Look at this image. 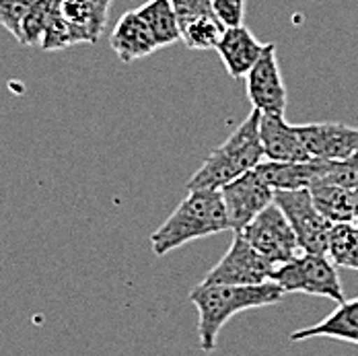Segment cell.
<instances>
[{
  "mask_svg": "<svg viewBox=\"0 0 358 356\" xmlns=\"http://www.w3.org/2000/svg\"><path fill=\"white\" fill-rule=\"evenodd\" d=\"M282 288L276 283L255 286H231L202 283L189 292V301L198 309V338L204 353H213L218 334L233 315L250 309L270 307L282 301Z\"/></svg>",
  "mask_w": 358,
  "mask_h": 356,
  "instance_id": "1",
  "label": "cell"
},
{
  "mask_svg": "<svg viewBox=\"0 0 358 356\" xmlns=\"http://www.w3.org/2000/svg\"><path fill=\"white\" fill-rule=\"evenodd\" d=\"M231 231L229 214L222 202V194L215 190H187L169 218L150 235L155 255H167L181 245Z\"/></svg>",
  "mask_w": 358,
  "mask_h": 356,
  "instance_id": "2",
  "label": "cell"
},
{
  "mask_svg": "<svg viewBox=\"0 0 358 356\" xmlns=\"http://www.w3.org/2000/svg\"><path fill=\"white\" fill-rule=\"evenodd\" d=\"M259 118L257 109L239 124V128L215 148L202 167L187 181V190H215L220 192L231 181L253 171L264 163V146L259 138Z\"/></svg>",
  "mask_w": 358,
  "mask_h": 356,
  "instance_id": "3",
  "label": "cell"
},
{
  "mask_svg": "<svg viewBox=\"0 0 358 356\" xmlns=\"http://www.w3.org/2000/svg\"><path fill=\"white\" fill-rule=\"evenodd\" d=\"M272 283L282 288V292H305L325 297L336 303H344V290L336 264L322 253H301L292 262L282 264L274 270Z\"/></svg>",
  "mask_w": 358,
  "mask_h": 356,
  "instance_id": "4",
  "label": "cell"
},
{
  "mask_svg": "<svg viewBox=\"0 0 358 356\" xmlns=\"http://www.w3.org/2000/svg\"><path fill=\"white\" fill-rule=\"evenodd\" d=\"M274 270L276 266L270 259H266L241 233H235L229 251L204 276L202 283L231 286L264 285L272 280Z\"/></svg>",
  "mask_w": 358,
  "mask_h": 356,
  "instance_id": "5",
  "label": "cell"
},
{
  "mask_svg": "<svg viewBox=\"0 0 358 356\" xmlns=\"http://www.w3.org/2000/svg\"><path fill=\"white\" fill-rule=\"evenodd\" d=\"M274 204L287 216L301 250L305 253L327 255L329 231L334 225L327 222L320 214V211L315 208L309 190L274 192Z\"/></svg>",
  "mask_w": 358,
  "mask_h": 356,
  "instance_id": "6",
  "label": "cell"
},
{
  "mask_svg": "<svg viewBox=\"0 0 358 356\" xmlns=\"http://www.w3.org/2000/svg\"><path fill=\"white\" fill-rule=\"evenodd\" d=\"M241 235L276 268L292 262L301 250L287 216L274 202L257 214L241 231Z\"/></svg>",
  "mask_w": 358,
  "mask_h": 356,
  "instance_id": "7",
  "label": "cell"
},
{
  "mask_svg": "<svg viewBox=\"0 0 358 356\" xmlns=\"http://www.w3.org/2000/svg\"><path fill=\"white\" fill-rule=\"evenodd\" d=\"M220 194L229 214L231 231L235 233H241L257 214L274 202V190L257 176L255 169L224 185Z\"/></svg>",
  "mask_w": 358,
  "mask_h": 356,
  "instance_id": "8",
  "label": "cell"
},
{
  "mask_svg": "<svg viewBox=\"0 0 358 356\" xmlns=\"http://www.w3.org/2000/svg\"><path fill=\"white\" fill-rule=\"evenodd\" d=\"M248 97L253 109L262 115H285L287 111V87L276 60V45L266 43V50L257 64L245 76Z\"/></svg>",
  "mask_w": 358,
  "mask_h": 356,
  "instance_id": "9",
  "label": "cell"
},
{
  "mask_svg": "<svg viewBox=\"0 0 358 356\" xmlns=\"http://www.w3.org/2000/svg\"><path fill=\"white\" fill-rule=\"evenodd\" d=\"M301 138L313 159L346 161L358 150V128L340 122L299 124Z\"/></svg>",
  "mask_w": 358,
  "mask_h": 356,
  "instance_id": "10",
  "label": "cell"
},
{
  "mask_svg": "<svg viewBox=\"0 0 358 356\" xmlns=\"http://www.w3.org/2000/svg\"><path fill=\"white\" fill-rule=\"evenodd\" d=\"M329 169H331V161H323V159L294 161V163L264 161L255 167L257 176L274 192L311 190L315 183H320L327 176Z\"/></svg>",
  "mask_w": 358,
  "mask_h": 356,
  "instance_id": "11",
  "label": "cell"
},
{
  "mask_svg": "<svg viewBox=\"0 0 358 356\" xmlns=\"http://www.w3.org/2000/svg\"><path fill=\"white\" fill-rule=\"evenodd\" d=\"M259 138L264 146L266 161L294 163L313 159L301 138L299 126H292L285 115H262L259 118Z\"/></svg>",
  "mask_w": 358,
  "mask_h": 356,
  "instance_id": "12",
  "label": "cell"
},
{
  "mask_svg": "<svg viewBox=\"0 0 358 356\" xmlns=\"http://www.w3.org/2000/svg\"><path fill=\"white\" fill-rule=\"evenodd\" d=\"M264 50L266 43H262L245 25L224 29L216 45L222 66L227 69L231 78H245L262 58Z\"/></svg>",
  "mask_w": 358,
  "mask_h": 356,
  "instance_id": "13",
  "label": "cell"
},
{
  "mask_svg": "<svg viewBox=\"0 0 358 356\" xmlns=\"http://www.w3.org/2000/svg\"><path fill=\"white\" fill-rule=\"evenodd\" d=\"M109 45L122 62L141 60L150 56L155 50H159L155 37L143 17L138 15V10H128L117 19L109 36Z\"/></svg>",
  "mask_w": 358,
  "mask_h": 356,
  "instance_id": "14",
  "label": "cell"
},
{
  "mask_svg": "<svg viewBox=\"0 0 358 356\" xmlns=\"http://www.w3.org/2000/svg\"><path fill=\"white\" fill-rule=\"evenodd\" d=\"M56 10L71 27L76 43H97L108 25L109 8L93 0H56Z\"/></svg>",
  "mask_w": 358,
  "mask_h": 356,
  "instance_id": "15",
  "label": "cell"
},
{
  "mask_svg": "<svg viewBox=\"0 0 358 356\" xmlns=\"http://www.w3.org/2000/svg\"><path fill=\"white\" fill-rule=\"evenodd\" d=\"M311 338H331L358 346V299L340 303V307L320 323L290 334L292 342H303Z\"/></svg>",
  "mask_w": 358,
  "mask_h": 356,
  "instance_id": "16",
  "label": "cell"
},
{
  "mask_svg": "<svg viewBox=\"0 0 358 356\" xmlns=\"http://www.w3.org/2000/svg\"><path fill=\"white\" fill-rule=\"evenodd\" d=\"M309 192H311L315 208L327 222L331 225L357 222L355 190L331 183V181H320Z\"/></svg>",
  "mask_w": 358,
  "mask_h": 356,
  "instance_id": "17",
  "label": "cell"
},
{
  "mask_svg": "<svg viewBox=\"0 0 358 356\" xmlns=\"http://www.w3.org/2000/svg\"><path fill=\"white\" fill-rule=\"evenodd\" d=\"M136 10L144 19V23L148 25L157 48L173 45L181 39V29H179L178 17L173 13L171 0H148Z\"/></svg>",
  "mask_w": 358,
  "mask_h": 356,
  "instance_id": "18",
  "label": "cell"
},
{
  "mask_svg": "<svg viewBox=\"0 0 358 356\" xmlns=\"http://www.w3.org/2000/svg\"><path fill=\"white\" fill-rule=\"evenodd\" d=\"M327 257L336 266L358 270V227L355 222L331 227L327 241Z\"/></svg>",
  "mask_w": 358,
  "mask_h": 356,
  "instance_id": "19",
  "label": "cell"
},
{
  "mask_svg": "<svg viewBox=\"0 0 358 356\" xmlns=\"http://www.w3.org/2000/svg\"><path fill=\"white\" fill-rule=\"evenodd\" d=\"M54 6H56V0H36L21 23L17 41L23 45H39L48 29V23L52 19Z\"/></svg>",
  "mask_w": 358,
  "mask_h": 356,
  "instance_id": "20",
  "label": "cell"
},
{
  "mask_svg": "<svg viewBox=\"0 0 358 356\" xmlns=\"http://www.w3.org/2000/svg\"><path fill=\"white\" fill-rule=\"evenodd\" d=\"M224 29L227 27L216 17H204V19H198L181 29V41L189 50H200V52L216 50Z\"/></svg>",
  "mask_w": 358,
  "mask_h": 356,
  "instance_id": "21",
  "label": "cell"
},
{
  "mask_svg": "<svg viewBox=\"0 0 358 356\" xmlns=\"http://www.w3.org/2000/svg\"><path fill=\"white\" fill-rule=\"evenodd\" d=\"M173 13L178 17L179 29L187 27L189 23L204 19V17H216L213 10V0H171Z\"/></svg>",
  "mask_w": 358,
  "mask_h": 356,
  "instance_id": "22",
  "label": "cell"
},
{
  "mask_svg": "<svg viewBox=\"0 0 358 356\" xmlns=\"http://www.w3.org/2000/svg\"><path fill=\"white\" fill-rule=\"evenodd\" d=\"M34 2L36 0H0V25L13 34L15 39L19 37L21 23Z\"/></svg>",
  "mask_w": 358,
  "mask_h": 356,
  "instance_id": "23",
  "label": "cell"
},
{
  "mask_svg": "<svg viewBox=\"0 0 358 356\" xmlns=\"http://www.w3.org/2000/svg\"><path fill=\"white\" fill-rule=\"evenodd\" d=\"M322 181H331V183L355 190L358 185V150L346 161L331 163V169L327 171V176Z\"/></svg>",
  "mask_w": 358,
  "mask_h": 356,
  "instance_id": "24",
  "label": "cell"
},
{
  "mask_svg": "<svg viewBox=\"0 0 358 356\" xmlns=\"http://www.w3.org/2000/svg\"><path fill=\"white\" fill-rule=\"evenodd\" d=\"M216 19L227 27H241L245 17V0H213Z\"/></svg>",
  "mask_w": 358,
  "mask_h": 356,
  "instance_id": "25",
  "label": "cell"
},
{
  "mask_svg": "<svg viewBox=\"0 0 358 356\" xmlns=\"http://www.w3.org/2000/svg\"><path fill=\"white\" fill-rule=\"evenodd\" d=\"M93 2H95V4H99V6H106V8H109V4H111L109 0H93Z\"/></svg>",
  "mask_w": 358,
  "mask_h": 356,
  "instance_id": "26",
  "label": "cell"
},
{
  "mask_svg": "<svg viewBox=\"0 0 358 356\" xmlns=\"http://www.w3.org/2000/svg\"><path fill=\"white\" fill-rule=\"evenodd\" d=\"M355 200H357V227H358V185L355 187Z\"/></svg>",
  "mask_w": 358,
  "mask_h": 356,
  "instance_id": "27",
  "label": "cell"
},
{
  "mask_svg": "<svg viewBox=\"0 0 358 356\" xmlns=\"http://www.w3.org/2000/svg\"><path fill=\"white\" fill-rule=\"evenodd\" d=\"M109 2H111V0H109Z\"/></svg>",
  "mask_w": 358,
  "mask_h": 356,
  "instance_id": "28",
  "label": "cell"
}]
</instances>
